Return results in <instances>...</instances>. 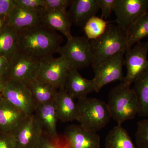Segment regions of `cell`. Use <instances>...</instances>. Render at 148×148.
Returning <instances> with one entry per match:
<instances>
[{"mask_svg":"<svg viewBox=\"0 0 148 148\" xmlns=\"http://www.w3.org/2000/svg\"><path fill=\"white\" fill-rule=\"evenodd\" d=\"M63 38L40 23L17 32L18 50L38 60L58 53Z\"/></svg>","mask_w":148,"mask_h":148,"instance_id":"cell-1","label":"cell"},{"mask_svg":"<svg viewBox=\"0 0 148 148\" xmlns=\"http://www.w3.org/2000/svg\"><path fill=\"white\" fill-rule=\"evenodd\" d=\"M111 118L121 125L134 119L139 112V101L133 88L123 82L112 88L107 103Z\"/></svg>","mask_w":148,"mask_h":148,"instance_id":"cell-2","label":"cell"},{"mask_svg":"<svg viewBox=\"0 0 148 148\" xmlns=\"http://www.w3.org/2000/svg\"><path fill=\"white\" fill-rule=\"evenodd\" d=\"M126 32L117 25H108L106 32L90 41L92 54V68L122 51L126 50Z\"/></svg>","mask_w":148,"mask_h":148,"instance_id":"cell-3","label":"cell"},{"mask_svg":"<svg viewBox=\"0 0 148 148\" xmlns=\"http://www.w3.org/2000/svg\"><path fill=\"white\" fill-rule=\"evenodd\" d=\"M77 104L79 111L77 121L87 130L97 132L112 119L108 104L100 99L86 97L78 100Z\"/></svg>","mask_w":148,"mask_h":148,"instance_id":"cell-4","label":"cell"},{"mask_svg":"<svg viewBox=\"0 0 148 148\" xmlns=\"http://www.w3.org/2000/svg\"><path fill=\"white\" fill-rule=\"evenodd\" d=\"M58 53L68 61L71 68L80 70L92 64V54L89 40L86 37L73 36L61 47Z\"/></svg>","mask_w":148,"mask_h":148,"instance_id":"cell-5","label":"cell"},{"mask_svg":"<svg viewBox=\"0 0 148 148\" xmlns=\"http://www.w3.org/2000/svg\"><path fill=\"white\" fill-rule=\"evenodd\" d=\"M71 68L69 62L63 56L46 57L40 60L36 79L51 85L58 90L64 87Z\"/></svg>","mask_w":148,"mask_h":148,"instance_id":"cell-6","label":"cell"},{"mask_svg":"<svg viewBox=\"0 0 148 148\" xmlns=\"http://www.w3.org/2000/svg\"><path fill=\"white\" fill-rule=\"evenodd\" d=\"M40 60L17 51L10 60L6 79L27 85L36 78Z\"/></svg>","mask_w":148,"mask_h":148,"instance_id":"cell-7","label":"cell"},{"mask_svg":"<svg viewBox=\"0 0 148 148\" xmlns=\"http://www.w3.org/2000/svg\"><path fill=\"white\" fill-rule=\"evenodd\" d=\"M1 95L27 116L34 114L38 106L27 85L21 83L6 79Z\"/></svg>","mask_w":148,"mask_h":148,"instance_id":"cell-8","label":"cell"},{"mask_svg":"<svg viewBox=\"0 0 148 148\" xmlns=\"http://www.w3.org/2000/svg\"><path fill=\"white\" fill-rule=\"evenodd\" d=\"M125 51H122L92 68L96 92H99L103 86L114 82H123L124 76L123 71Z\"/></svg>","mask_w":148,"mask_h":148,"instance_id":"cell-9","label":"cell"},{"mask_svg":"<svg viewBox=\"0 0 148 148\" xmlns=\"http://www.w3.org/2000/svg\"><path fill=\"white\" fill-rule=\"evenodd\" d=\"M148 41L140 42L125 51L123 65L127 73L123 82L130 86L148 68Z\"/></svg>","mask_w":148,"mask_h":148,"instance_id":"cell-10","label":"cell"},{"mask_svg":"<svg viewBox=\"0 0 148 148\" xmlns=\"http://www.w3.org/2000/svg\"><path fill=\"white\" fill-rule=\"evenodd\" d=\"M147 11L148 0H116L113 9L116 16L115 22L127 32L132 24Z\"/></svg>","mask_w":148,"mask_h":148,"instance_id":"cell-11","label":"cell"},{"mask_svg":"<svg viewBox=\"0 0 148 148\" xmlns=\"http://www.w3.org/2000/svg\"><path fill=\"white\" fill-rule=\"evenodd\" d=\"M101 138L97 132L85 129L80 125L67 127L61 148H100Z\"/></svg>","mask_w":148,"mask_h":148,"instance_id":"cell-12","label":"cell"},{"mask_svg":"<svg viewBox=\"0 0 148 148\" xmlns=\"http://www.w3.org/2000/svg\"><path fill=\"white\" fill-rule=\"evenodd\" d=\"M12 133L18 148H36L42 135L34 114L27 116Z\"/></svg>","mask_w":148,"mask_h":148,"instance_id":"cell-13","label":"cell"},{"mask_svg":"<svg viewBox=\"0 0 148 148\" xmlns=\"http://www.w3.org/2000/svg\"><path fill=\"white\" fill-rule=\"evenodd\" d=\"M34 114L42 135L53 141H58L57 123L59 120L54 101L38 106Z\"/></svg>","mask_w":148,"mask_h":148,"instance_id":"cell-14","label":"cell"},{"mask_svg":"<svg viewBox=\"0 0 148 148\" xmlns=\"http://www.w3.org/2000/svg\"><path fill=\"white\" fill-rule=\"evenodd\" d=\"M78 70L71 68L67 75L64 88L74 99H83L93 92H96L93 79L85 78L79 73Z\"/></svg>","mask_w":148,"mask_h":148,"instance_id":"cell-15","label":"cell"},{"mask_svg":"<svg viewBox=\"0 0 148 148\" xmlns=\"http://www.w3.org/2000/svg\"><path fill=\"white\" fill-rule=\"evenodd\" d=\"M68 11L72 24L84 28L100 10L96 0H71Z\"/></svg>","mask_w":148,"mask_h":148,"instance_id":"cell-16","label":"cell"},{"mask_svg":"<svg viewBox=\"0 0 148 148\" xmlns=\"http://www.w3.org/2000/svg\"><path fill=\"white\" fill-rule=\"evenodd\" d=\"M54 103L59 121L63 122L78 121L79 111L77 103L64 87L58 89Z\"/></svg>","mask_w":148,"mask_h":148,"instance_id":"cell-17","label":"cell"},{"mask_svg":"<svg viewBox=\"0 0 148 148\" xmlns=\"http://www.w3.org/2000/svg\"><path fill=\"white\" fill-rule=\"evenodd\" d=\"M40 15L41 24L49 29L61 32L68 40L73 38L71 33L72 23L68 12H48L40 10Z\"/></svg>","mask_w":148,"mask_h":148,"instance_id":"cell-18","label":"cell"},{"mask_svg":"<svg viewBox=\"0 0 148 148\" xmlns=\"http://www.w3.org/2000/svg\"><path fill=\"white\" fill-rule=\"evenodd\" d=\"M40 23V11L27 10L16 5L8 16V25L16 32Z\"/></svg>","mask_w":148,"mask_h":148,"instance_id":"cell-19","label":"cell"},{"mask_svg":"<svg viewBox=\"0 0 148 148\" xmlns=\"http://www.w3.org/2000/svg\"><path fill=\"white\" fill-rule=\"evenodd\" d=\"M27 116L5 100L0 98V130L12 132Z\"/></svg>","mask_w":148,"mask_h":148,"instance_id":"cell-20","label":"cell"},{"mask_svg":"<svg viewBox=\"0 0 148 148\" xmlns=\"http://www.w3.org/2000/svg\"><path fill=\"white\" fill-rule=\"evenodd\" d=\"M37 106L54 101L58 89L49 84L37 79L27 85Z\"/></svg>","mask_w":148,"mask_h":148,"instance_id":"cell-21","label":"cell"},{"mask_svg":"<svg viewBox=\"0 0 148 148\" xmlns=\"http://www.w3.org/2000/svg\"><path fill=\"white\" fill-rule=\"evenodd\" d=\"M148 37V11L138 18L126 32V49Z\"/></svg>","mask_w":148,"mask_h":148,"instance_id":"cell-22","label":"cell"},{"mask_svg":"<svg viewBox=\"0 0 148 148\" xmlns=\"http://www.w3.org/2000/svg\"><path fill=\"white\" fill-rule=\"evenodd\" d=\"M106 148H137L127 130L117 125L109 132L105 141Z\"/></svg>","mask_w":148,"mask_h":148,"instance_id":"cell-23","label":"cell"},{"mask_svg":"<svg viewBox=\"0 0 148 148\" xmlns=\"http://www.w3.org/2000/svg\"><path fill=\"white\" fill-rule=\"evenodd\" d=\"M134 83V90L139 101L138 115L148 117V68L136 79Z\"/></svg>","mask_w":148,"mask_h":148,"instance_id":"cell-24","label":"cell"},{"mask_svg":"<svg viewBox=\"0 0 148 148\" xmlns=\"http://www.w3.org/2000/svg\"><path fill=\"white\" fill-rule=\"evenodd\" d=\"M17 51V32L7 25L0 32V55L10 60Z\"/></svg>","mask_w":148,"mask_h":148,"instance_id":"cell-25","label":"cell"},{"mask_svg":"<svg viewBox=\"0 0 148 148\" xmlns=\"http://www.w3.org/2000/svg\"><path fill=\"white\" fill-rule=\"evenodd\" d=\"M108 22L98 16L90 18L84 27L86 37L89 40L97 38L106 32Z\"/></svg>","mask_w":148,"mask_h":148,"instance_id":"cell-26","label":"cell"},{"mask_svg":"<svg viewBox=\"0 0 148 148\" xmlns=\"http://www.w3.org/2000/svg\"><path fill=\"white\" fill-rule=\"evenodd\" d=\"M135 138L137 148H148V117L138 122Z\"/></svg>","mask_w":148,"mask_h":148,"instance_id":"cell-27","label":"cell"},{"mask_svg":"<svg viewBox=\"0 0 148 148\" xmlns=\"http://www.w3.org/2000/svg\"><path fill=\"white\" fill-rule=\"evenodd\" d=\"M71 0H44L41 10L48 12H67Z\"/></svg>","mask_w":148,"mask_h":148,"instance_id":"cell-28","label":"cell"},{"mask_svg":"<svg viewBox=\"0 0 148 148\" xmlns=\"http://www.w3.org/2000/svg\"><path fill=\"white\" fill-rule=\"evenodd\" d=\"M14 1L17 6L34 11H39L44 3V0H14Z\"/></svg>","mask_w":148,"mask_h":148,"instance_id":"cell-29","label":"cell"},{"mask_svg":"<svg viewBox=\"0 0 148 148\" xmlns=\"http://www.w3.org/2000/svg\"><path fill=\"white\" fill-rule=\"evenodd\" d=\"M116 0H96L100 10L102 12L101 18L107 19L110 17L112 12L113 11Z\"/></svg>","mask_w":148,"mask_h":148,"instance_id":"cell-30","label":"cell"},{"mask_svg":"<svg viewBox=\"0 0 148 148\" xmlns=\"http://www.w3.org/2000/svg\"><path fill=\"white\" fill-rule=\"evenodd\" d=\"M0 148H18L16 140L12 132L1 131Z\"/></svg>","mask_w":148,"mask_h":148,"instance_id":"cell-31","label":"cell"},{"mask_svg":"<svg viewBox=\"0 0 148 148\" xmlns=\"http://www.w3.org/2000/svg\"><path fill=\"white\" fill-rule=\"evenodd\" d=\"M15 5L14 0H0V17H8Z\"/></svg>","mask_w":148,"mask_h":148,"instance_id":"cell-32","label":"cell"},{"mask_svg":"<svg viewBox=\"0 0 148 148\" xmlns=\"http://www.w3.org/2000/svg\"><path fill=\"white\" fill-rule=\"evenodd\" d=\"M36 148H61L58 143L42 135Z\"/></svg>","mask_w":148,"mask_h":148,"instance_id":"cell-33","label":"cell"},{"mask_svg":"<svg viewBox=\"0 0 148 148\" xmlns=\"http://www.w3.org/2000/svg\"><path fill=\"white\" fill-rule=\"evenodd\" d=\"M10 60L8 58L1 55H0V75L5 76L7 73Z\"/></svg>","mask_w":148,"mask_h":148,"instance_id":"cell-34","label":"cell"},{"mask_svg":"<svg viewBox=\"0 0 148 148\" xmlns=\"http://www.w3.org/2000/svg\"><path fill=\"white\" fill-rule=\"evenodd\" d=\"M8 17H0V32L7 26Z\"/></svg>","mask_w":148,"mask_h":148,"instance_id":"cell-35","label":"cell"},{"mask_svg":"<svg viewBox=\"0 0 148 148\" xmlns=\"http://www.w3.org/2000/svg\"><path fill=\"white\" fill-rule=\"evenodd\" d=\"M6 81V79L5 78V77L0 75V94L1 93Z\"/></svg>","mask_w":148,"mask_h":148,"instance_id":"cell-36","label":"cell"},{"mask_svg":"<svg viewBox=\"0 0 148 148\" xmlns=\"http://www.w3.org/2000/svg\"><path fill=\"white\" fill-rule=\"evenodd\" d=\"M1 94H0V98H1Z\"/></svg>","mask_w":148,"mask_h":148,"instance_id":"cell-37","label":"cell"}]
</instances>
